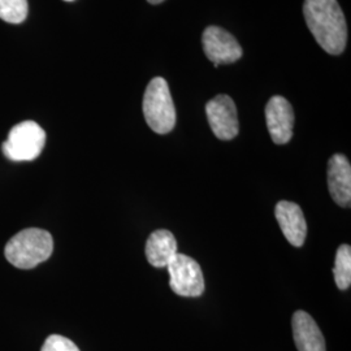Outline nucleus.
I'll return each mask as SVG.
<instances>
[{
	"label": "nucleus",
	"instance_id": "423d86ee",
	"mask_svg": "<svg viewBox=\"0 0 351 351\" xmlns=\"http://www.w3.org/2000/svg\"><path fill=\"white\" fill-rule=\"evenodd\" d=\"M202 43L206 56L215 68L220 64L236 63L243 55L237 39L219 26H208L203 32Z\"/></svg>",
	"mask_w": 351,
	"mask_h": 351
},
{
	"label": "nucleus",
	"instance_id": "4468645a",
	"mask_svg": "<svg viewBox=\"0 0 351 351\" xmlns=\"http://www.w3.org/2000/svg\"><path fill=\"white\" fill-rule=\"evenodd\" d=\"M29 12L27 0H0V20L10 24L24 23Z\"/></svg>",
	"mask_w": 351,
	"mask_h": 351
},
{
	"label": "nucleus",
	"instance_id": "9b49d317",
	"mask_svg": "<svg viewBox=\"0 0 351 351\" xmlns=\"http://www.w3.org/2000/svg\"><path fill=\"white\" fill-rule=\"evenodd\" d=\"M291 328L298 351H326L324 336L314 319L307 313H294Z\"/></svg>",
	"mask_w": 351,
	"mask_h": 351
},
{
	"label": "nucleus",
	"instance_id": "1a4fd4ad",
	"mask_svg": "<svg viewBox=\"0 0 351 351\" xmlns=\"http://www.w3.org/2000/svg\"><path fill=\"white\" fill-rule=\"evenodd\" d=\"M328 186L333 201L341 207H350L351 165L342 154L333 155L328 162Z\"/></svg>",
	"mask_w": 351,
	"mask_h": 351
},
{
	"label": "nucleus",
	"instance_id": "9d476101",
	"mask_svg": "<svg viewBox=\"0 0 351 351\" xmlns=\"http://www.w3.org/2000/svg\"><path fill=\"white\" fill-rule=\"evenodd\" d=\"M277 223L282 234L295 247H301L307 236V224L301 207L294 202H278L275 208Z\"/></svg>",
	"mask_w": 351,
	"mask_h": 351
},
{
	"label": "nucleus",
	"instance_id": "f257e3e1",
	"mask_svg": "<svg viewBox=\"0 0 351 351\" xmlns=\"http://www.w3.org/2000/svg\"><path fill=\"white\" fill-rule=\"evenodd\" d=\"M303 14L316 42L330 55L346 47L348 25L337 0H304Z\"/></svg>",
	"mask_w": 351,
	"mask_h": 351
},
{
	"label": "nucleus",
	"instance_id": "f03ea898",
	"mask_svg": "<svg viewBox=\"0 0 351 351\" xmlns=\"http://www.w3.org/2000/svg\"><path fill=\"white\" fill-rule=\"evenodd\" d=\"M53 251V239L47 230L27 228L13 236L5 245V258L20 269H32L46 262Z\"/></svg>",
	"mask_w": 351,
	"mask_h": 351
},
{
	"label": "nucleus",
	"instance_id": "6e6552de",
	"mask_svg": "<svg viewBox=\"0 0 351 351\" xmlns=\"http://www.w3.org/2000/svg\"><path fill=\"white\" fill-rule=\"evenodd\" d=\"M294 111L288 99L275 95L267 103L265 121L271 138L276 145H285L293 137Z\"/></svg>",
	"mask_w": 351,
	"mask_h": 351
},
{
	"label": "nucleus",
	"instance_id": "2eb2a0df",
	"mask_svg": "<svg viewBox=\"0 0 351 351\" xmlns=\"http://www.w3.org/2000/svg\"><path fill=\"white\" fill-rule=\"evenodd\" d=\"M40 351H80L75 342L60 335H51L45 341Z\"/></svg>",
	"mask_w": 351,
	"mask_h": 351
},
{
	"label": "nucleus",
	"instance_id": "ddd939ff",
	"mask_svg": "<svg viewBox=\"0 0 351 351\" xmlns=\"http://www.w3.org/2000/svg\"><path fill=\"white\" fill-rule=\"evenodd\" d=\"M335 281L339 290H346L351 285V247L341 245L335 259Z\"/></svg>",
	"mask_w": 351,
	"mask_h": 351
},
{
	"label": "nucleus",
	"instance_id": "f3484780",
	"mask_svg": "<svg viewBox=\"0 0 351 351\" xmlns=\"http://www.w3.org/2000/svg\"><path fill=\"white\" fill-rule=\"evenodd\" d=\"M64 1H73V0H64Z\"/></svg>",
	"mask_w": 351,
	"mask_h": 351
},
{
	"label": "nucleus",
	"instance_id": "20e7f679",
	"mask_svg": "<svg viewBox=\"0 0 351 351\" xmlns=\"http://www.w3.org/2000/svg\"><path fill=\"white\" fill-rule=\"evenodd\" d=\"M46 143V132L36 121H23L13 126L3 143L4 155L12 162L37 159Z\"/></svg>",
	"mask_w": 351,
	"mask_h": 351
},
{
	"label": "nucleus",
	"instance_id": "dca6fc26",
	"mask_svg": "<svg viewBox=\"0 0 351 351\" xmlns=\"http://www.w3.org/2000/svg\"><path fill=\"white\" fill-rule=\"evenodd\" d=\"M147 1L151 3V4H159V3H162L164 0H147Z\"/></svg>",
	"mask_w": 351,
	"mask_h": 351
},
{
	"label": "nucleus",
	"instance_id": "7ed1b4c3",
	"mask_svg": "<svg viewBox=\"0 0 351 351\" xmlns=\"http://www.w3.org/2000/svg\"><path fill=\"white\" fill-rule=\"evenodd\" d=\"M146 123L158 134H167L176 125V108L171 91L163 77H155L147 85L143 97Z\"/></svg>",
	"mask_w": 351,
	"mask_h": 351
},
{
	"label": "nucleus",
	"instance_id": "0eeeda50",
	"mask_svg": "<svg viewBox=\"0 0 351 351\" xmlns=\"http://www.w3.org/2000/svg\"><path fill=\"white\" fill-rule=\"evenodd\" d=\"M206 113L213 134L219 139L229 141L239 134V124L237 108L233 99L228 95H217L206 106Z\"/></svg>",
	"mask_w": 351,
	"mask_h": 351
},
{
	"label": "nucleus",
	"instance_id": "39448f33",
	"mask_svg": "<svg viewBox=\"0 0 351 351\" xmlns=\"http://www.w3.org/2000/svg\"><path fill=\"white\" fill-rule=\"evenodd\" d=\"M169 287L177 295L199 297L204 291V278L201 265L185 254H177L167 265Z\"/></svg>",
	"mask_w": 351,
	"mask_h": 351
},
{
	"label": "nucleus",
	"instance_id": "f8f14e48",
	"mask_svg": "<svg viewBox=\"0 0 351 351\" xmlns=\"http://www.w3.org/2000/svg\"><path fill=\"white\" fill-rule=\"evenodd\" d=\"M177 254V241L173 233L165 229H158L151 233L146 242V258L151 265L164 268Z\"/></svg>",
	"mask_w": 351,
	"mask_h": 351
}]
</instances>
